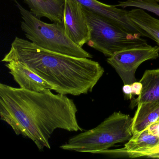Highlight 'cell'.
Returning <instances> with one entry per match:
<instances>
[{"mask_svg":"<svg viewBox=\"0 0 159 159\" xmlns=\"http://www.w3.org/2000/svg\"><path fill=\"white\" fill-rule=\"evenodd\" d=\"M78 109L66 95L50 89L33 92L0 84V116L17 135L31 139L39 150L51 149L55 130L83 131L77 119Z\"/></svg>","mask_w":159,"mask_h":159,"instance_id":"cell-1","label":"cell"},{"mask_svg":"<svg viewBox=\"0 0 159 159\" xmlns=\"http://www.w3.org/2000/svg\"><path fill=\"white\" fill-rule=\"evenodd\" d=\"M19 61L40 76L57 93L80 96L92 92L105 70L89 58L62 54L43 49L16 37L2 60Z\"/></svg>","mask_w":159,"mask_h":159,"instance_id":"cell-2","label":"cell"},{"mask_svg":"<svg viewBox=\"0 0 159 159\" xmlns=\"http://www.w3.org/2000/svg\"><path fill=\"white\" fill-rule=\"evenodd\" d=\"M133 118L120 111L113 112L97 127L70 138L60 146L65 150L99 153L133 136Z\"/></svg>","mask_w":159,"mask_h":159,"instance_id":"cell-3","label":"cell"},{"mask_svg":"<svg viewBox=\"0 0 159 159\" xmlns=\"http://www.w3.org/2000/svg\"><path fill=\"white\" fill-rule=\"evenodd\" d=\"M20 11L23 21L21 27L26 38L35 45L48 51L70 56L93 58V56L70 40L62 23L43 22L26 10L16 0H13Z\"/></svg>","mask_w":159,"mask_h":159,"instance_id":"cell-4","label":"cell"},{"mask_svg":"<svg viewBox=\"0 0 159 159\" xmlns=\"http://www.w3.org/2000/svg\"><path fill=\"white\" fill-rule=\"evenodd\" d=\"M83 9L90 27L87 44L107 57L126 49L148 45L143 37L127 32L103 16Z\"/></svg>","mask_w":159,"mask_h":159,"instance_id":"cell-5","label":"cell"},{"mask_svg":"<svg viewBox=\"0 0 159 159\" xmlns=\"http://www.w3.org/2000/svg\"><path fill=\"white\" fill-rule=\"evenodd\" d=\"M159 46H139L126 49L114 54L107 62L116 70L124 84H132L136 82L135 74L143 62L159 57Z\"/></svg>","mask_w":159,"mask_h":159,"instance_id":"cell-6","label":"cell"},{"mask_svg":"<svg viewBox=\"0 0 159 159\" xmlns=\"http://www.w3.org/2000/svg\"><path fill=\"white\" fill-rule=\"evenodd\" d=\"M63 24L68 38L82 47L90 38V27L83 6L74 0H65Z\"/></svg>","mask_w":159,"mask_h":159,"instance_id":"cell-7","label":"cell"},{"mask_svg":"<svg viewBox=\"0 0 159 159\" xmlns=\"http://www.w3.org/2000/svg\"><path fill=\"white\" fill-rule=\"evenodd\" d=\"M84 8L108 19L125 31L141 35L143 30L136 25L128 16L129 11L120 9L116 5L102 3L97 0H74Z\"/></svg>","mask_w":159,"mask_h":159,"instance_id":"cell-8","label":"cell"},{"mask_svg":"<svg viewBox=\"0 0 159 159\" xmlns=\"http://www.w3.org/2000/svg\"><path fill=\"white\" fill-rule=\"evenodd\" d=\"M159 148V137L152 134L147 129L139 134L133 135L123 148L114 150L108 149L99 153L117 152L131 158L149 157Z\"/></svg>","mask_w":159,"mask_h":159,"instance_id":"cell-9","label":"cell"},{"mask_svg":"<svg viewBox=\"0 0 159 159\" xmlns=\"http://www.w3.org/2000/svg\"><path fill=\"white\" fill-rule=\"evenodd\" d=\"M5 66L20 88L37 92L52 90V87L47 81L23 63L11 60L6 63Z\"/></svg>","mask_w":159,"mask_h":159,"instance_id":"cell-10","label":"cell"},{"mask_svg":"<svg viewBox=\"0 0 159 159\" xmlns=\"http://www.w3.org/2000/svg\"><path fill=\"white\" fill-rule=\"evenodd\" d=\"M35 16L46 17L52 22L63 23L65 0H24Z\"/></svg>","mask_w":159,"mask_h":159,"instance_id":"cell-11","label":"cell"},{"mask_svg":"<svg viewBox=\"0 0 159 159\" xmlns=\"http://www.w3.org/2000/svg\"><path fill=\"white\" fill-rule=\"evenodd\" d=\"M139 82L142 91L136 98L131 100V107L139 103L159 102V69L147 70Z\"/></svg>","mask_w":159,"mask_h":159,"instance_id":"cell-12","label":"cell"},{"mask_svg":"<svg viewBox=\"0 0 159 159\" xmlns=\"http://www.w3.org/2000/svg\"><path fill=\"white\" fill-rule=\"evenodd\" d=\"M133 118V135L147 130L159 119V102L139 103Z\"/></svg>","mask_w":159,"mask_h":159,"instance_id":"cell-13","label":"cell"},{"mask_svg":"<svg viewBox=\"0 0 159 159\" xmlns=\"http://www.w3.org/2000/svg\"><path fill=\"white\" fill-rule=\"evenodd\" d=\"M128 16L131 20L142 30L148 33L151 39L159 45V20L154 18L139 8H134L129 11Z\"/></svg>","mask_w":159,"mask_h":159,"instance_id":"cell-14","label":"cell"},{"mask_svg":"<svg viewBox=\"0 0 159 159\" xmlns=\"http://www.w3.org/2000/svg\"><path fill=\"white\" fill-rule=\"evenodd\" d=\"M156 0H126L120 1L116 5L122 9L127 7L139 8L153 13L159 16V4Z\"/></svg>","mask_w":159,"mask_h":159,"instance_id":"cell-15","label":"cell"},{"mask_svg":"<svg viewBox=\"0 0 159 159\" xmlns=\"http://www.w3.org/2000/svg\"><path fill=\"white\" fill-rule=\"evenodd\" d=\"M123 91L124 94L125 98L126 99L132 100L134 94L132 92V86L131 84H125L123 87Z\"/></svg>","mask_w":159,"mask_h":159,"instance_id":"cell-16","label":"cell"},{"mask_svg":"<svg viewBox=\"0 0 159 159\" xmlns=\"http://www.w3.org/2000/svg\"><path fill=\"white\" fill-rule=\"evenodd\" d=\"M147 129L151 134L159 137V119L150 125Z\"/></svg>","mask_w":159,"mask_h":159,"instance_id":"cell-17","label":"cell"},{"mask_svg":"<svg viewBox=\"0 0 159 159\" xmlns=\"http://www.w3.org/2000/svg\"><path fill=\"white\" fill-rule=\"evenodd\" d=\"M131 85L132 86V92H133L134 95H139L142 91V86L141 84L139 82H135Z\"/></svg>","mask_w":159,"mask_h":159,"instance_id":"cell-18","label":"cell"},{"mask_svg":"<svg viewBox=\"0 0 159 159\" xmlns=\"http://www.w3.org/2000/svg\"><path fill=\"white\" fill-rule=\"evenodd\" d=\"M149 157L153 158H159V148L156 152L152 154L151 155L149 156Z\"/></svg>","mask_w":159,"mask_h":159,"instance_id":"cell-19","label":"cell"},{"mask_svg":"<svg viewBox=\"0 0 159 159\" xmlns=\"http://www.w3.org/2000/svg\"><path fill=\"white\" fill-rule=\"evenodd\" d=\"M156 1L157 2H159V0H156Z\"/></svg>","mask_w":159,"mask_h":159,"instance_id":"cell-20","label":"cell"}]
</instances>
